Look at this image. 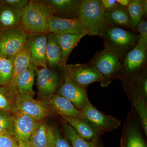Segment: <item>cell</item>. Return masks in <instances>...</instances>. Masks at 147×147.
Here are the masks:
<instances>
[{"label": "cell", "instance_id": "1", "mask_svg": "<svg viewBox=\"0 0 147 147\" xmlns=\"http://www.w3.org/2000/svg\"><path fill=\"white\" fill-rule=\"evenodd\" d=\"M54 12L43 1L31 0L24 10L21 26L29 34L48 33V21Z\"/></svg>", "mask_w": 147, "mask_h": 147}, {"label": "cell", "instance_id": "2", "mask_svg": "<svg viewBox=\"0 0 147 147\" xmlns=\"http://www.w3.org/2000/svg\"><path fill=\"white\" fill-rule=\"evenodd\" d=\"M101 0H83L79 7L78 17L88 35L100 36L110 26L105 17Z\"/></svg>", "mask_w": 147, "mask_h": 147}, {"label": "cell", "instance_id": "3", "mask_svg": "<svg viewBox=\"0 0 147 147\" xmlns=\"http://www.w3.org/2000/svg\"><path fill=\"white\" fill-rule=\"evenodd\" d=\"M99 36L105 40V47H108L124 59L125 55L136 45L139 35L120 27L110 26Z\"/></svg>", "mask_w": 147, "mask_h": 147}, {"label": "cell", "instance_id": "4", "mask_svg": "<svg viewBox=\"0 0 147 147\" xmlns=\"http://www.w3.org/2000/svg\"><path fill=\"white\" fill-rule=\"evenodd\" d=\"M90 63L102 76V87L108 86L115 77H118L122 66L119 56L106 47L96 55Z\"/></svg>", "mask_w": 147, "mask_h": 147}, {"label": "cell", "instance_id": "5", "mask_svg": "<svg viewBox=\"0 0 147 147\" xmlns=\"http://www.w3.org/2000/svg\"><path fill=\"white\" fill-rule=\"evenodd\" d=\"M147 57V45L137 42L125 55L118 77L121 81L135 78L146 68Z\"/></svg>", "mask_w": 147, "mask_h": 147}, {"label": "cell", "instance_id": "6", "mask_svg": "<svg viewBox=\"0 0 147 147\" xmlns=\"http://www.w3.org/2000/svg\"><path fill=\"white\" fill-rule=\"evenodd\" d=\"M29 35L21 27L0 31V55L14 57L26 45Z\"/></svg>", "mask_w": 147, "mask_h": 147}, {"label": "cell", "instance_id": "7", "mask_svg": "<svg viewBox=\"0 0 147 147\" xmlns=\"http://www.w3.org/2000/svg\"><path fill=\"white\" fill-rule=\"evenodd\" d=\"M143 133L139 117L132 107L123 125L121 147H147Z\"/></svg>", "mask_w": 147, "mask_h": 147}, {"label": "cell", "instance_id": "8", "mask_svg": "<svg viewBox=\"0 0 147 147\" xmlns=\"http://www.w3.org/2000/svg\"><path fill=\"white\" fill-rule=\"evenodd\" d=\"M56 68L47 67L37 69L38 93L43 99L49 100L52 98L63 82L64 79H61Z\"/></svg>", "mask_w": 147, "mask_h": 147}, {"label": "cell", "instance_id": "9", "mask_svg": "<svg viewBox=\"0 0 147 147\" xmlns=\"http://www.w3.org/2000/svg\"><path fill=\"white\" fill-rule=\"evenodd\" d=\"M82 112L83 119L90 123L101 136L121 125V121L99 111L91 102Z\"/></svg>", "mask_w": 147, "mask_h": 147}, {"label": "cell", "instance_id": "10", "mask_svg": "<svg viewBox=\"0 0 147 147\" xmlns=\"http://www.w3.org/2000/svg\"><path fill=\"white\" fill-rule=\"evenodd\" d=\"M66 74L72 82L79 86L87 88L88 85L95 82H103V78L91 64H67Z\"/></svg>", "mask_w": 147, "mask_h": 147}, {"label": "cell", "instance_id": "11", "mask_svg": "<svg viewBox=\"0 0 147 147\" xmlns=\"http://www.w3.org/2000/svg\"><path fill=\"white\" fill-rule=\"evenodd\" d=\"M56 94L65 98L80 111L90 103L87 94V88L75 84L66 74L63 82L57 90Z\"/></svg>", "mask_w": 147, "mask_h": 147}, {"label": "cell", "instance_id": "12", "mask_svg": "<svg viewBox=\"0 0 147 147\" xmlns=\"http://www.w3.org/2000/svg\"><path fill=\"white\" fill-rule=\"evenodd\" d=\"M14 107L19 111L37 121L45 118L49 113V108L45 103L35 100L30 96L16 95L14 98Z\"/></svg>", "mask_w": 147, "mask_h": 147}, {"label": "cell", "instance_id": "13", "mask_svg": "<svg viewBox=\"0 0 147 147\" xmlns=\"http://www.w3.org/2000/svg\"><path fill=\"white\" fill-rule=\"evenodd\" d=\"M48 31L49 33L56 35H88L86 29L77 18H64L51 16L48 21Z\"/></svg>", "mask_w": 147, "mask_h": 147}, {"label": "cell", "instance_id": "14", "mask_svg": "<svg viewBox=\"0 0 147 147\" xmlns=\"http://www.w3.org/2000/svg\"><path fill=\"white\" fill-rule=\"evenodd\" d=\"M47 34H30L28 44L30 54V63L36 67H48L46 57Z\"/></svg>", "mask_w": 147, "mask_h": 147}, {"label": "cell", "instance_id": "15", "mask_svg": "<svg viewBox=\"0 0 147 147\" xmlns=\"http://www.w3.org/2000/svg\"><path fill=\"white\" fill-rule=\"evenodd\" d=\"M13 114L15 137L18 141L29 142L39 121L19 111H16Z\"/></svg>", "mask_w": 147, "mask_h": 147}, {"label": "cell", "instance_id": "16", "mask_svg": "<svg viewBox=\"0 0 147 147\" xmlns=\"http://www.w3.org/2000/svg\"><path fill=\"white\" fill-rule=\"evenodd\" d=\"M54 12L53 16L60 18H77L81 1L79 0H42Z\"/></svg>", "mask_w": 147, "mask_h": 147}, {"label": "cell", "instance_id": "17", "mask_svg": "<svg viewBox=\"0 0 147 147\" xmlns=\"http://www.w3.org/2000/svg\"><path fill=\"white\" fill-rule=\"evenodd\" d=\"M29 142L33 147H55L53 127L45 121H39L29 139Z\"/></svg>", "mask_w": 147, "mask_h": 147}, {"label": "cell", "instance_id": "18", "mask_svg": "<svg viewBox=\"0 0 147 147\" xmlns=\"http://www.w3.org/2000/svg\"><path fill=\"white\" fill-rule=\"evenodd\" d=\"M79 136L89 142L100 141L101 135L97 130L84 119L76 117H62Z\"/></svg>", "mask_w": 147, "mask_h": 147}, {"label": "cell", "instance_id": "19", "mask_svg": "<svg viewBox=\"0 0 147 147\" xmlns=\"http://www.w3.org/2000/svg\"><path fill=\"white\" fill-rule=\"evenodd\" d=\"M30 63V54L28 42L23 50L14 57L12 78L7 87L12 91L18 93L16 83L19 76L24 73Z\"/></svg>", "mask_w": 147, "mask_h": 147}, {"label": "cell", "instance_id": "20", "mask_svg": "<svg viewBox=\"0 0 147 147\" xmlns=\"http://www.w3.org/2000/svg\"><path fill=\"white\" fill-rule=\"evenodd\" d=\"M47 106L55 113L61 117H76L83 119L82 111L77 110L74 105L65 98L57 94L48 100Z\"/></svg>", "mask_w": 147, "mask_h": 147}, {"label": "cell", "instance_id": "21", "mask_svg": "<svg viewBox=\"0 0 147 147\" xmlns=\"http://www.w3.org/2000/svg\"><path fill=\"white\" fill-rule=\"evenodd\" d=\"M0 4V31L22 28L24 11L11 8L1 1Z\"/></svg>", "mask_w": 147, "mask_h": 147}, {"label": "cell", "instance_id": "22", "mask_svg": "<svg viewBox=\"0 0 147 147\" xmlns=\"http://www.w3.org/2000/svg\"><path fill=\"white\" fill-rule=\"evenodd\" d=\"M37 69V67L30 63L26 70L19 76L16 83V90L19 95L34 97L35 92L33 87L35 71Z\"/></svg>", "mask_w": 147, "mask_h": 147}, {"label": "cell", "instance_id": "23", "mask_svg": "<svg viewBox=\"0 0 147 147\" xmlns=\"http://www.w3.org/2000/svg\"><path fill=\"white\" fill-rule=\"evenodd\" d=\"M46 57L48 67L57 68L62 66L61 64V52L56 34L49 33L47 34Z\"/></svg>", "mask_w": 147, "mask_h": 147}, {"label": "cell", "instance_id": "24", "mask_svg": "<svg viewBox=\"0 0 147 147\" xmlns=\"http://www.w3.org/2000/svg\"><path fill=\"white\" fill-rule=\"evenodd\" d=\"M61 52V64L65 67L71 51L85 36L71 34L57 35Z\"/></svg>", "mask_w": 147, "mask_h": 147}, {"label": "cell", "instance_id": "25", "mask_svg": "<svg viewBox=\"0 0 147 147\" xmlns=\"http://www.w3.org/2000/svg\"><path fill=\"white\" fill-rule=\"evenodd\" d=\"M130 20L131 28H135L147 11L146 0H131L127 7Z\"/></svg>", "mask_w": 147, "mask_h": 147}, {"label": "cell", "instance_id": "26", "mask_svg": "<svg viewBox=\"0 0 147 147\" xmlns=\"http://www.w3.org/2000/svg\"><path fill=\"white\" fill-rule=\"evenodd\" d=\"M104 13L110 25L113 24L121 26L131 28L130 18L125 7H120L113 9L105 10Z\"/></svg>", "mask_w": 147, "mask_h": 147}, {"label": "cell", "instance_id": "27", "mask_svg": "<svg viewBox=\"0 0 147 147\" xmlns=\"http://www.w3.org/2000/svg\"><path fill=\"white\" fill-rule=\"evenodd\" d=\"M63 126L65 135L71 143V147H102L100 141L89 142L83 139L65 121Z\"/></svg>", "mask_w": 147, "mask_h": 147}, {"label": "cell", "instance_id": "28", "mask_svg": "<svg viewBox=\"0 0 147 147\" xmlns=\"http://www.w3.org/2000/svg\"><path fill=\"white\" fill-rule=\"evenodd\" d=\"M14 58H6L0 55V86H6L10 83L13 73Z\"/></svg>", "mask_w": 147, "mask_h": 147}, {"label": "cell", "instance_id": "29", "mask_svg": "<svg viewBox=\"0 0 147 147\" xmlns=\"http://www.w3.org/2000/svg\"><path fill=\"white\" fill-rule=\"evenodd\" d=\"M17 94L7 86H0V110L12 113L16 111L12 100Z\"/></svg>", "mask_w": 147, "mask_h": 147}, {"label": "cell", "instance_id": "30", "mask_svg": "<svg viewBox=\"0 0 147 147\" xmlns=\"http://www.w3.org/2000/svg\"><path fill=\"white\" fill-rule=\"evenodd\" d=\"M128 82L133 89L142 97L147 100V73L145 68L139 75L129 80H122Z\"/></svg>", "mask_w": 147, "mask_h": 147}, {"label": "cell", "instance_id": "31", "mask_svg": "<svg viewBox=\"0 0 147 147\" xmlns=\"http://www.w3.org/2000/svg\"><path fill=\"white\" fill-rule=\"evenodd\" d=\"M13 113L0 110V134L15 136Z\"/></svg>", "mask_w": 147, "mask_h": 147}, {"label": "cell", "instance_id": "32", "mask_svg": "<svg viewBox=\"0 0 147 147\" xmlns=\"http://www.w3.org/2000/svg\"><path fill=\"white\" fill-rule=\"evenodd\" d=\"M1 2L11 8L19 11H24L28 5V0H2Z\"/></svg>", "mask_w": 147, "mask_h": 147}, {"label": "cell", "instance_id": "33", "mask_svg": "<svg viewBox=\"0 0 147 147\" xmlns=\"http://www.w3.org/2000/svg\"><path fill=\"white\" fill-rule=\"evenodd\" d=\"M0 147H19L18 140L12 135L0 134Z\"/></svg>", "mask_w": 147, "mask_h": 147}, {"label": "cell", "instance_id": "34", "mask_svg": "<svg viewBox=\"0 0 147 147\" xmlns=\"http://www.w3.org/2000/svg\"><path fill=\"white\" fill-rule=\"evenodd\" d=\"M136 27L137 30L139 33V38L137 42L147 45V21L142 19Z\"/></svg>", "mask_w": 147, "mask_h": 147}, {"label": "cell", "instance_id": "35", "mask_svg": "<svg viewBox=\"0 0 147 147\" xmlns=\"http://www.w3.org/2000/svg\"><path fill=\"white\" fill-rule=\"evenodd\" d=\"M55 137V147H71L67 139L63 137L57 127H53Z\"/></svg>", "mask_w": 147, "mask_h": 147}, {"label": "cell", "instance_id": "36", "mask_svg": "<svg viewBox=\"0 0 147 147\" xmlns=\"http://www.w3.org/2000/svg\"><path fill=\"white\" fill-rule=\"evenodd\" d=\"M101 1L105 10L113 9L121 7L117 3L116 0H101Z\"/></svg>", "mask_w": 147, "mask_h": 147}, {"label": "cell", "instance_id": "37", "mask_svg": "<svg viewBox=\"0 0 147 147\" xmlns=\"http://www.w3.org/2000/svg\"><path fill=\"white\" fill-rule=\"evenodd\" d=\"M130 0H116L117 3L122 7H127L129 3Z\"/></svg>", "mask_w": 147, "mask_h": 147}, {"label": "cell", "instance_id": "38", "mask_svg": "<svg viewBox=\"0 0 147 147\" xmlns=\"http://www.w3.org/2000/svg\"><path fill=\"white\" fill-rule=\"evenodd\" d=\"M19 147H33L29 142H22L18 141Z\"/></svg>", "mask_w": 147, "mask_h": 147}, {"label": "cell", "instance_id": "39", "mask_svg": "<svg viewBox=\"0 0 147 147\" xmlns=\"http://www.w3.org/2000/svg\"><path fill=\"white\" fill-rule=\"evenodd\" d=\"M1 1H0V4H1Z\"/></svg>", "mask_w": 147, "mask_h": 147}]
</instances>
